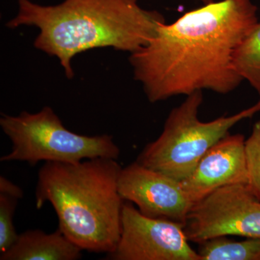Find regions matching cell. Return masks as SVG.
Listing matches in <instances>:
<instances>
[{
	"mask_svg": "<svg viewBox=\"0 0 260 260\" xmlns=\"http://www.w3.org/2000/svg\"><path fill=\"white\" fill-rule=\"evenodd\" d=\"M251 0H221L159 25L155 37L131 53L135 79L148 101L209 90L227 94L243 80L233 66L234 52L258 23Z\"/></svg>",
	"mask_w": 260,
	"mask_h": 260,
	"instance_id": "1",
	"label": "cell"
},
{
	"mask_svg": "<svg viewBox=\"0 0 260 260\" xmlns=\"http://www.w3.org/2000/svg\"><path fill=\"white\" fill-rule=\"evenodd\" d=\"M18 2V14L7 26L37 27L34 46L56 56L68 78L74 76L72 59L77 54L103 47L134 52L165 22L160 13L143 9L137 0H64L53 6Z\"/></svg>",
	"mask_w": 260,
	"mask_h": 260,
	"instance_id": "2",
	"label": "cell"
},
{
	"mask_svg": "<svg viewBox=\"0 0 260 260\" xmlns=\"http://www.w3.org/2000/svg\"><path fill=\"white\" fill-rule=\"evenodd\" d=\"M116 159L46 162L38 173L36 205H52L59 229L83 251L115 250L121 234L124 200L118 190Z\"/></svg>",
	"mask_w": 260,
	"mask_h": 260,
	"instance_id": "3",
	"label": "cell"
},
{
	"mask_svg": "<svg viewBox=\"0 0 260 260\" xmlns=\"http://www.w3.org/2000/svg\"><path fill=\"white\" fill-rule=\"evenodd\" d=\"M203 102L202 90L186 95L185 101L169 114L160 136L145 147L136 161L178 181L184 180L233 126L260 112L259 100L234 115L203 122L198 118Z\"/></svg>",
	"mask_w": 260,
	"mask_h": 260,
	"instance_id": "4",
	"label": "cell"
},
{
	"mask_svg": "<svg viewBox=\"0 0 260 260\" xmlns=\"http://www.w3.org/2000/svg\"><path fill=\"white\" fill-rule=\"evenodd\" d=\"M0 126L12 143L3 162H78L95 158H119L120 150L112 135L76 134L63 125L51 107L40 112H23L18 116L2 114Z\"/></svg>",
	"mask_w": 260,
	"mask_h": 260,
	"instance_id": "5",
	"label": "cell"
},
{
	"mask_svg": "<svg viewBox=\"0 0 260 260\" xmlns=\"http://www.w3.org/2000/svg\"><path fill=\"white\" fill-rule=\"evenodd\" d=\"M184 229L198 244L223 236L260 239V202L246 184L223 186L194 203Z\"/></svg>",
	"mask_w": 260,
	"mask_h": 260,
	"instance_id": "6",
	"label": "cell"
},
{
	"mask_svg": "<svg viewBox=\"0 0 260 260\" xmlns=\"http://www.w3.org/2000/svg\"><path fill=\"white\" fill-rule=\"evenodd\" d=\"M184 225L145 216L130 202L124 201L121 234L112 260H200L189 244Z\"/></svg>",
	"mask_w": 260,
	"mask_h": 260,
	"instance_id": "7",
	"label": "cell"
},
{
	"mask_svg": "<svg viewBox=\"0 0 260 260\" xmlns=\"http://www.w3.org/2000/svg\"><path fill=\"white\" fill-rule=\"evenodd\" d=\"M118 190L124 201L136 205L140 213L185 225L194 203L181 181L135 161L121 169Z\"/></svg>",
	"mask_w": 260,
	"mask_h": 260,
	"instance_id": "8",
	"label": "cell"
},
{
	"mask_svg": "<svg viewBox=\"0 0 260 260\" xmlns=\"http://www.w3.org/2000/svg\"><path fill=\"white\" fill-rule=\"evenodd\" d=\"M245 140L243 135H227L205 154L190 175L181 181L193 203L223 186L247 184Z\"/></svg>",
	"mask_w": 260,
	"mask_h": 260,
	"instance_id": "9",
	"label": "cell"
},
{
	"mask_svg": "<svg viewBox=\"0 0 260 260\" xmlns=\"http://www.w3.org/2000/svg\"><path fill=\"white\" fill-rule=\"evenodd\" d=\"M83 251L59 229L51 234L35 229L19 234L14 244L0 254V259L78 260Z\"/></svg>",
	"mask_w": 260,
	"mask_h": 260,
	"instance_id": "10",
	"label": "cell"
},
{
	"mask_svg": "<svg viewBox=\"0 0 260 260\" xmlns=\"http://www.w3.org/2000/svg\"><path fill=\"white\" fill-rule=\"evenodd\" d=\"M199 244L200 260H260V239L246 238L237 242L223 236Z\"/></svg>",
	"mask_w": 260,
	"mask_h": 260,
	"instance_id": "11",
	"label": "cell"
},
{
	"mask_svg": "<svg viewBox=\"0 0 260 260\" xmlns=\"http://www.w3.org/2000/svg\"><path fill=\"white\" fill-rule=\"evenodd\" d=\"M233 66L260 97V23L258 22L234 52Z\"/></svg>",
	"mask_w": 260,
	"mask_h": 260,
	"instance_id": "12",
	"label": "cell"
},
{
	"mask_svg": "<svg viewBox=\"0 0 260 260\" xmlns=\"http://www.w3.org/2000/svg\"><path fill=\"white\" fill-rule=\"evenodd\" d=\"M245 157L247 185L251 194L260 202V120L252 128L245 140Z\"/></svg>",
	"mask_w": 260,
	"mask_h": 260,
	"instance_id": "13",
	"label": "cell"
},
{
	"mask_svg": "<svg viewBox=\"0 0 260 260\" xmlns=\"http://www.w3.org/2000/svg\"><path fill=\"white\" fill-rule=\"evenodd\" d=\"M18 200L15 197L0 193V254L8 250L18 239L13 217Z\"/></svg>",
	"mask_w": 260,
	"mask_h": 260,
	"instance_id": "14",
	"label": "cell"
},
{
	"mask_svg": "<svg viewBox=\"0 0 260 260\" xmlns=\"http://www.w3.org/2000/svg\"><path fill=\"white\" fill-rule=\"evenodd\" d=\"M0 193L15 197L19 200L23 197V191L21 188L3 176L0 177Z\"/></svg>",
	"mask_w": 260,
	"mask_h": 260,
	"instance_id": "15",
	"label": "cell"
},
{
	"mask_svg": "<svg viewBox=\"0 0 260 260\" xmlns=\"http://www.w3.org/2000/svg\"><path fill=\"white\" fill-rule=\"evenodd\" d=\"M200 1L203 2L205 4H208V3H213L214 0H200Z\"/></svg>",
	"mask_w": 260,
	"mask_h": 260,
	"instance_id": "16",
	"label": "cell"
}]
</instances>
